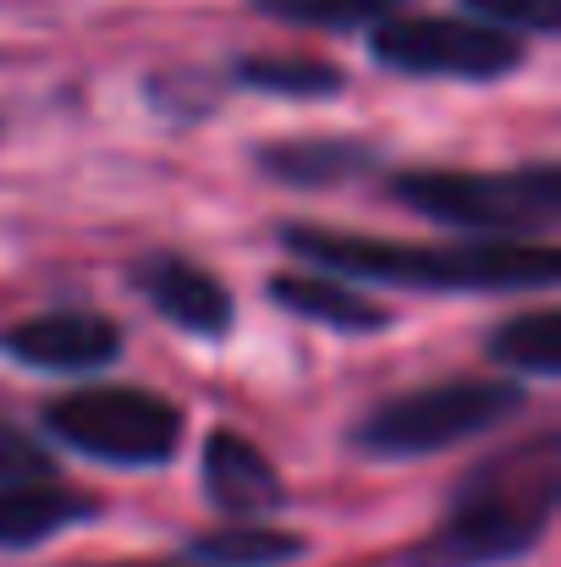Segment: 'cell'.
I'll list each match as a JSON object with an SVG mask.
<instances>
[{"label": "cell", "instance_id": "17", "mask_svg": "<svg viewBox=\"0 0 561 567\" xmlns=\"http://www.w3.org/2000/svg\"><path fill=\"white\" fill-rule=\"evenodd\" d=\"M474 22L501 28V33H557L561 28V0H457Z\"/></svg>", "mask_w": 561, "mask_h": 567}, {"label": "cell", "instance_id": "1", "mask_svg": "<svg viewBox=\"0 0 561 567\" xmlns=\"http://www.w3.org/2000/svg\"><path fill=\"white\" fill-rule=\"evenodd\" d=\"M561 502V435L540 430L523 446H501L485 463H474L446 518L413 546V567H501L529 557L551 524Z\"/></svg>", "mask_w": 561, "mask_h": 567}, {"label": "cell", "instance_id": "8", "mask_svg": "<svg viewBox=\"0 0 561 567\" xmlns=\"http://www.w3.org/2000/svg\"><path fill=\"white\" fill-rule=\"evenodd\" d=\"M0 353L44 375H89L122 359V326L94 309H50L0 331Z\"/></svg>", "mask_w": 561, "mask_h": 567}, {"label": "cell", "instance_id": "10", "mask_svg": "<svg viewBox=\"0 0 561 567\" xmlns=\"http://www.w3.org/2000/svg\"><path fill=\"white\" fill-rule=\"evenodd\" d=\"M253 166L276 183V188H342L380 172V150L370 138H336V133H309V138H276L264 150H253Z\"/></svg>", "mask_w": 561, "mask_h": 567}, {"label": "cell", "instance_id": "7", "mask_svg": "<svg viewBox=\"0 0 561 567\" xmlns=\"http://www.w3.org/2000/svg\"><path fill=\"white\" fill-rule=\"evenodd\" d=\"M127 281H133V292H138L166 326H177L187 337L220 342V337H231V326H237V298H231V287H226L215 270H204L198 259H187V254L155 248V254H144V259L127 265Z\"/></svg>", "mask_w": 561, "mask_h": 567}, {"label": "cell", "instance_id": "4", "mask_svg": "<svg viewBox=\"0 0 561 567\" xmlns=\"http://www.w3.org/2000/svg\"><path fill=\"white\" fill-rule=\"evenodd\" d=\"M512 413H523V385L518 380H485V375L435 380V385H418V391L374 402L370 413L353 424V452L385 457V463L429 457V452H446L457 441L490 435Z\"/></svg>", "mask_w": 561, "mask_h": 567}, {"label": "cell", "instance_id": "12", "mask_svg": "<svg viewBox=\"0 0 561 567\" xmlns=\"http://www.w3.org/2000/svg\"><path fill=\"white\" fill-rule=\"evenodd\" d=\"M100 518V502L83 491H66L55 480H22V485H0V551H28L55 540L72 524Z\"/></svg>", "mask_w": 561, "mask_h": 567}, {"label": "cell", "instance_id": "11", "mask_svg": "<svg viewBox=\"0 0 561 567\" xmlns=\"http://www.w3.org/2000/svg\"><path fill=\"white\" fill-rule=\"evenodd\" d=\"M270 303H281L287 315H298L309 326H325L336 337H374V331L391 326V315L374 298L353 292L336 276H320V270H281V276H270Z\"/></svg>", "mask_w": 561, "mask_h": 567}, {"label": "cell", "instance_id": "14", "mask_svg": "<svg viewBox=\"0 0 561 567\" xmlns=\"http://www.w3.org/2000/svg\"><path fill=\"white\" fill-rule=\"evenodd\" d=\"M231 83L270 100H336L347 89V72L320 55H237Z\"/></svg>", "mask_w": 561, "mask_h": 567}, {"label": "cell", "instance_id": "15", "mask_svg": "<svg viewBox=\"0 0 561 567\" xmlns=\"http://www.w3.org/2000/svg\"><path fill=\"white\" fill-rule=\"evenodd\" d=\"M557 309H529V315H512L507 326L490 331V359L518 370V375H540L551 380L561 370V348H557Z\"/></svg>", "mask_w": 561, "mask_h": 567}, {"label": "cell", "instance_id": "19", "mask_svg": "<svg viewBox=\"0 0 561 567\" xmlns=\"http://www.w3.org/2000/svg\"><path fill=\"white\" fill-rule=\"evenodd\" d=\"M94 567H183V563H94Z\"/></svg>", "mask_w": 561, "mask_h": 567}, {"label": "cell", "instance_id": "6", "mask_svg": "<svg viewBox=\"0 0 561 567\" xmlns=\"http://www.w3.org/2000/svg\"><path fill=\"white\" fill-rule=\"evenodd\" d=\"M370 50L385 72L446 78V83H496L529 61L518 33L485 28L474 17H424V11L385 17L380 28H370Z\"/></svg>", "mask_w": 561, "mask_h": 567}, {"label": "cell", "instance_id": "3", "mask_svg": "<svg viewBox=\"0 0 561 567\" xmlns=\"http://www.w3.org/2000/svg\"><path fill=\"white\" fill-rule=\"evenodd\" d=\"M391 198L479 243H546L561 220V172L551 161L518 172H396Z\"/></svg>", "mask_w": 561, "mask_h": 567}, {"label": "cell", "instance_id": "16", "mask_svg": "<svg viewBox=\"0 0 561 567\" xmlns=\"http://www.w3.org/2000/svg\"><path fill=\"white\" fill-rule=\"evenodd\" d=\"M248 6H253L259 17H270V22L353 33V28H380V22L396 17L407 0H248Z\"/></svg>", "mask_w": 561, "mask_h": 567}, {"label": "cell", "instance_id": "5", "mask_svg": "<svg viewBox=\"0 0 561 567\" xmlns=\"http://www.w3.org/2000/svg\"><path fill=\"white\" fill-rule=\"evenodd\" d=\"M44 435L111 468H166L187 435V413L144 385H77L44 402Z\"/></svg>", "mask_w": 561, "mask_h": 567}, {"label": "cell", "instance_id": "9", "mask_svg": "<svg viewBox=\"0 0 561 567\" xmlns=\"http://www.w3.org/2000/svg\"><path fill=\"white\" fill-rule=\"evenodd\" d=\"M198 480H204L209 507H220L237 524H264L270 513L287 507V485H281L276 463L237 430H209L204 435Z\"/></svg>", "mask_w": 561, "mask_h": 567}, {"label": "cell", "instance_id": "2", "mask_svg": "<svg viewBox=\"0 0 561 567\" xmlns=\"http://www.w3.org/2000/svg\"><path fill=\"white\" fill-rule=\"evenodd\" d=\"M287 254H298L314 270H331L336 281H385L407 292H546L561 281V254L551 243H391L359 237L336 226H298L287 220L276 231Z\"/></svg>", "mask_w": 561, "mask_h": 567}, {"label": "cell", "instance_id": "18", "mask_svg": "<svg viewBox=\"0 0 561 567\" xmlns=\"http://www.w3.org/2000/svg\"><path fill=\"white\" fill-rule=\"evenodd\" d=\"M22 480H55V457L33 430L0 419V485H22Z\"/></svg>", "mask_w": 561, "mask_h": 567}, {"label": "cell", "instance_id": "13", "mask_svg": "<svg viewBox=\"0 0 561 567\" xmlns=\"http://www.w3.org/2000/svg\"><path fill=\"white\" fill-rule=\"evenodd\" d=\"M183 557L193 567H292L309 557V535L276 524H220L187 535Z\"/></svg>", "mask_w": 561, "mask_h": 567}]
</instances>
